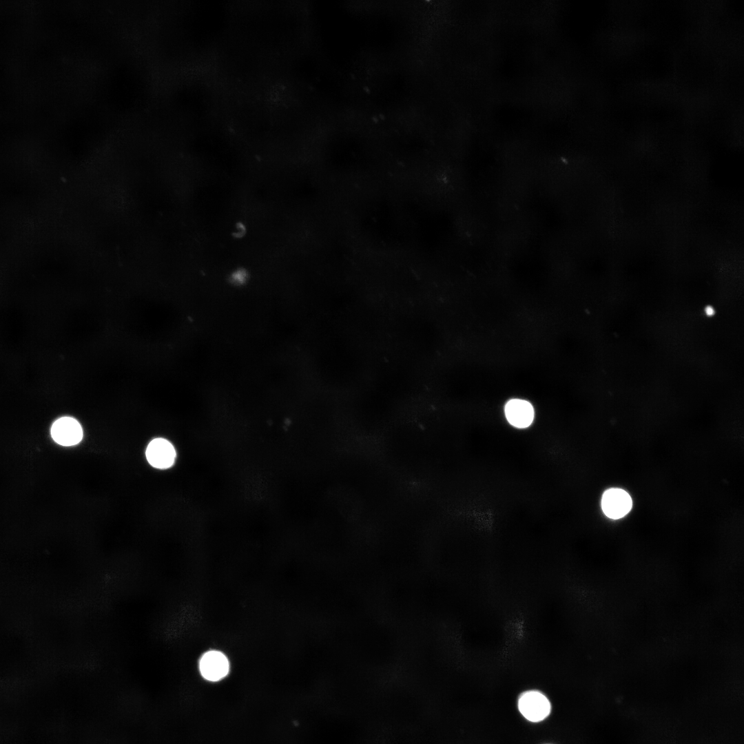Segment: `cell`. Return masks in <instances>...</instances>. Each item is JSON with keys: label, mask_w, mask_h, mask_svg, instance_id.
I'll return each mask as SVG.
<instances>
[{"label": "cell", "mask_w": 744, "mask_h": 744, "mask_svg": "<svg viewBox=\"0 0 744 744\" xmlns=\"http://www.w3.org/2000/svg\"><path fill=\"white\" fill-rule=\"evenodd\" d=\"M199 669L203 678L210 681H218L227 676L229 664L224 654L211 650L203 655Z\"/></svg>", "instance_id": "5b68a950"}, {"label": "cell", "mask_w": 744, "mask_h": 744, "mask_svg": "<svg viewBox=\"0 0 744 744\" xmlns=\"http://www.w3.org/2000/svg\"><path fill=\"white\" fill-rule=\"evenodd\" d=\"M51 435L57 444L64 446L78 444L83 439V432L80 423L71 417H62L52 424Z\"/></svg>", "instance_id": "3957f363"}, {"label": "cell", "mask_w": 744, "mask_h": 744, "mask_svg": "<svg viewBox=\"0 0 744 744\" xmlns=\"http://www.w3.org/2000/svg\"><path fill=\"white\" fill-rule=\"evenodd\" d=\"M706 312H707V314L711 315V314L713 313V310H712V308H707L706 309Z\"/></svg>", "instance_id": "52a82bcc"}, {"label": "cell", "mask_w": 744, "mask_h": 744, "mask_svg": "<svg viewBox=\"0 0 744 744\" xmlns=\"http://www.w3.org/2000/svg\"><path fill=\"white\" fill-rule=\"evenodd\" d=\"M505 415L511 425L517 428H526L533 422L534 410L530 402L513 399L506 404Z\"/></svg>", "instance_id": "8992f818"}, {"label": "cell", "mask_w": 744, "mask_h": 744, "mask_svg": "<svg viewBox=\"0 0 744 744\" xmlns=\"http://www.w3.org/2000/svg\"><path fill=\"white\" fill-rule=\"evenodd\" d=\"M145 456L154 468L166 469L174 463L176 452L172 444L165 438L152 440L147 446Z\"/></svg>", "instance_id": "277c9868"}, {"label": "cell", "mask_w": 744, "mask_h": 744, "mask_svg": "<svg viewBox=\"0 0 744 744\" xmlns=\"http://www.w3.org/2000/svg\"><path fill=\"white\" fill-rule=\"evenodd\" d=\"M601 504L603 513L608 517L617 519L623 517L630 512L632 501L626 490L612 488L604 492Z\"/></svg>", "instance_id": "7a4b0ae2"}, {"label": "cell", "mask_w": 744, "mask_h": 744, "mask_svg": "<svg viewBox=\"0 0 744 744\" xmlns=\"http://www.w3.org/2000/svg\"><path fill=\"white\" fill-rule=\"evenodd\" d=\"M518 707L521 714L533 722L542 721L550 712L548 699L537 691L524 693L519 699Z\"/></svg>", "instance_id": "6da1fadb"}]
</instances>
